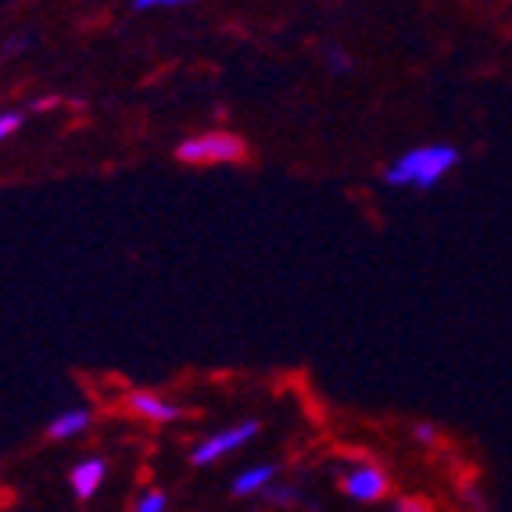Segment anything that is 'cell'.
<instances>
[{
  "label": "cell",
  "instance_id": "cell-8",
  "mask_svg": "<svg viewBox=\"0 0 512 512\" xmlns=\"http://www.w3.org/2000/svg\"><path fill=\"white\" fill-rule=\"evenodd\" d=\"M86 427H90V412H86V409H69V412H61L58 419H51L47 437H51V441H72V437H79Z\"/></svg>",
  "mask_w": 512,
  "mask_h": 512
},
{
  "label": "cell",
  "instance_id": "cell-3",
  "mask_svg": "<svg viewBox=\"0 0 512 512\" xmlns=\"http://www.w3.org/2000/svg\"><path fill=\"white\" fill-rule=\"evenodd\" d=\"M258 430H262V423L248 419V423H237V427L205 437L201 444L190 448V466H212L215 459H222V455H230V452H237V448H244L248 441H255Z\"/></svg>",
  "mask_w": 512,
  "mask_h": 512
},
{
  "label": "cell",
  "instance_id": "cell-6",
  "mask_svg": "<svg viewBox=\"0 0 512 512\" xmlns=\"http://www.w3.org/2000/svg\"><path fill=\"white\" fill-rule=\"evenodd\" d=\"M126 405L137 416H144V419H151V423H172V419H180L183 416V409L180 405H172V402H165L162 394H154V391H133L126 398Z\"/></svg>",
  "mask_w": 512,
  "mask_h": 512
},
{
  "label": "cell",
  "instance_id": "cell-15",
  "mask_svg": "<svg viewBox=\"0 0 512 512\" xmlns=\"http://www.w3.org/2000/svg\"><path fill=\"white\" fill-rule=\"evenodd\" d=\"M54 104H58V101H54V97H36V101L29 104V111H51Z\"/></svg>",
  "mask_w": 512,
  "mask_h": 512
},
{
  "label": "cell",
  "instance_id": "cell-13",
  "mask_svg": "<svg viewBox=\"0 0 512 512\" xmlns=\"http://www.w3.org/2000/svg\"><path fill=\"white\" fill-rule=\"evenodd\" d=\"M194 0H133V11H151V8H183Z\"/></svg>",
  "mask_w": 512,
  "mask_h": 512
},
{
  "label": "cell",
  "instance_id": "cell-9",
  "mask_svg": "<svg viewBox=\"0 0 512 512\" xmlns=\"http://www.w3.org/2000/svg\"><path fill=\"white\" fill-rule=\"evenodd\" d=\"M22 126H26V111H4L0 115V140H11Z\"/></svg>",
  "mask_w": 512,
  "mask_h": 512
},
{
  "label": "cell",
  "instance_id": "cell-4",
  "mask_svg": "<svg viewBox=\"0 0 512 512\" xmlns=\"http://www.w3.org/2000/svg\"><path fill=\"white\" fill-rule=\"evenodd\" d=\"M341 487L351 502H380L391 491V480L384 477V470H376V466H359V470L344 473Z\"/></svg>",
  "mask_w": 512,
  "mask_h": 512
},
{
  "label": "cell",
  "instance_id": "cell-12",
  "mask_svg": "<svg viewBox=\"0 0 512 512\" xmlns=\"http://www.w3.org/2000/svg\"><path fill=\"white\" fill-rule=\"evenodd\" d=\"M265 502H273V505L298 502V487H269V491H265Z\"/></svg>",
  "mask_w": 512,
  "mask_h": 512
},
{
  "label": "cell",
  "instance_id": "cell-16",
  "mask_svg": "<svg viewBox=\"0 0 512 512\" xmlns=\"http://www.w3.org/2000/svg\"><path fill=\"white\" fill-rule=\"evenodd\" d=\"M29 47V40H11L8 47H4V58H11V54H18V51H26Z\"/></svg>",
  "mask_w": 512,
  "mask_h": 512
},
{
  "label": "cell",
  "instance_id": "cell-1",
  "mask_svg": "<svg viewBox=\"0 0 512 512\" xmlns=\"http://www.w3.org/2000/svg\"><path fill=\"white\" fill-rule=\"evenodd\" d=\"M462 151L455 144H423L405 151L394 165H387L384 183L387 187H412V190H434L452 169H459Z\"/></svg>",
  "mask_w": 512,
  "mask_h": 512
},
{
  "label": "cell",
  "instance_id": "cell-5",
  "mask_svg": "<svg viewBox=\"0 0 512 512\" xmlns=\"http://www.w3.org/2000/svg\"><path fill=\"white\" fill-rule=\"evenodd\" d=\"M108 480V462L104 459H83V462H76L72 466V477H69V484H72V495L79 498V502H90V498L101 491V484Z\"/></svg>",
  "mask_w": 512,
  "mask_h": 512
},
{
  "label": "cell",
  "instance_id": "cell-7",
  "mask_svg": "<svg viewBox=\"0 0 512 512\" xmlns=\"http://www.w3.org/2000/svg\"><path fill=\"white\" fill-rule=\"evenodd\" d=\"M276 473H280V466H276V462H262V466H251V470H244L240 477H233L230 495H233V498L258 495V491H265V487L273 484Z\"/></svg>",
  "mask_w": 512,
  "mask_h": 512
},
{
  "label": "cell",
  "instance_id": "cell-10",
  "mask_svg": "<svg viewBox=\"0 0 512 512\" xmlns=\"http://www.w3.org/2000/svg\"><path fill=\"white\" fill-rule=\"evenodd\" d=\"M169 509V495L162 491H147L144 498H137V512H165Z\"/></svg>",
  "mask_w": 512,
  "mask_h": 512
},
{
  "label": "cell",
  "instance_id": "cell-14",
  "mask_svg": "<svg viewBox=\"0 0 512 512\" xmlns=\"http://www.w3.org/2000/svg\"><path fill=\"white\" fill-rule=\"evenodd\" d=\"M412 434H416L419 444H430L437 437V427H434V423H416V427H412Z\"/></svg>",
  "mask_w": 512,
  "mask_h": 512
},
{
  "label": "cell",
  "instance_id": "cell-17",
  "mask_svg": "<svg viewBox=\"0 0 512 512\" xmlns=\"http://www.w3.org/2000/svg\"><path fill=\"white\" fill-rule=\"evenodd\" d=\"M394 509H427L423 502H394Z\"/></svg>",
  "mask_w": 512,
  "mask_h": 512
},
{
  "label": "cell",
  "instance_id": "cell-11",
  "mask_svg": "<svg viewBox=\"0 0 512 512\" xmlns=\"http://www.w3.org/2000/svg\"><path fill=\"white\" fill-rule=\"evenodd\" d=\"M326 65H330L333 72H351V58L344 47H326Z\"/></svg>",
  "mask_w": 512,
  "mask_h": 512
},
{
  "label": "cell",
  "instance_id": "cell-2",
  "mask_svg": "<svg viewBox=\"0 0 512 512\" xmlns=\"http://www.w3.org/2000/svg\"><path fill=\"white\" fill-rule=\"evenodd\" d=\"M176 158L187 165H212V162H237L244 158V140L226 133V129H212V133H201V137H190L176 147Z\"/></svg>",
  "mask_w": 512,
  "mask_h": 512
}]
</instances>
